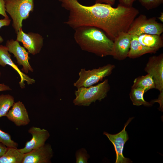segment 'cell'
Here are the masks:
<instances>
[{"label":"cell","mask_w":163,"mask_h":163,"mask_svg":"<svg viewBox=\"0 0 163 163\" xmlns=\"http://www.w3.org/2000/svg\"><path fill=\"white\" fill-rule=\"evenodd\" d=\"M160 92V94L157 99L154 100L151 102L152 103L154 102H158L160 104V109L161 110L163 109V91Z\"/></svg>","instance_id":"obj_27"},{"label":"cell","mask_w":163,"mask_h":163,"mask_svg":"<svg viewBox=\"0 0 163 163\" xmlns=\"http://www.w3.org/2000/svg\"><path fill=\"white\" fill-rule=\"evenodd\" d=\"M7 147L2 143L0 142V157L5 153Z\"/></svg>","instance_id":"obj_29"},{"label":"cell","mask_w":163,"mask_h":163,"mask_svg":"<svg viewBox=\"0 0 163 163\" xmlns=\"http://www.w3.org/2000/svg\"><path fill=\"white\" fill-rule=\"evenodd\" d=\"M119 4L127 7H132L134 2L136 0H118Z\"/></svg>","instance_id":"obj_26"},{"label":"cell","mask_w":163,"mask_h":163,"mask_svg":"<svg viewBox=\"0 0 163 163\" xmlns=\"http://www.w3.org/2000/svg\"><path fill=\"white\" fill-rule=\"evenodd\" d=\"M137 37L139 43L145 46L155 49L157 51L163 46L162 38L160 35L144 34Z\"/></svg>","instance_id":"obj_16"},{"label":"cell","mask_w":163,"mask_h":163,"mask_svg":"<svg viewBox=\"0 0 163 163\" xmlns=\"http://www.w3.org/2000/svg\"><path fill=\"white\" fill-rule=\"evenodd\" d=\"M132 87L143 89L146 92L150 89H155V85L152 76L147 74L136 78Z\"/></svg>","instance_id":"obj_18"},{"label":"cell","mask_w":163,"mask_h":163,"mask_svg":"<svg viewBox=\"0 0 163 163\" xmlns=\"http://www.w3.org/2000/svg\"><path fill=\"white\" fill-rule=\"evenodd\" d=\"M152 77L155 89L160 92L163 91V54L150 57L144 69Z\"/></svg>","instance_id":"obj_7"},{"label":"cell","mask_w":163,"mask_h":163,"mask_svg":"<svg viewBox=\"0 0 163 163\" xmlns=\"http://www.w3.org/2000/svg\"><path fill=\"white\" fill-rule=\"evenodd\" d=\"M6 11L12 20V25L17 33L22 28L23 20L28 18L33 11L34 0H5Z\"/></svg>","instance_id":"obj_3"},{"label":"cell","mask_w":163,"mask_h":163,"mask_svg":"<svg viewBox=\"0 0 163 163\" xmlns=\"http://www.w3.org/2000/svg\"><path fill=\"white\" fill-rule=\"evenodd\" d=\"M158 19L160 20L161 22H163V12H161L160 16L158 17Z\"/></svg>","instance_id":"obj_31"},{"label":"cell","mask_w":163,"mask_h":163,"mask_svg":"<svg viewBox=\"0 0 163 163\" xmlns=\"http://www.w3.org/2000/svg\"><path fill=\"white\" fill-rule=\"evenodd\" d=\"M0 142L2 143L8 148H17L18 145L11 139V135L0 129Z\"/></svg>","instance_id":"obj_21"},{"label":"cell","mask_w":163,"mask_h":163,"mask_svg":"<svg viewBox=\"0 0 163 163\" xmlns=\"http://www.w3.org/2000/svg\"><path fill=\"white\" fill-rule=\"evenodd\" d=\"M11 90L10 87L4 84L0 83V91H9Z\"/></svg>","instance_id":"obj_30"},{"label":"cell","mask_w":163,"mask_h":163,"mask_svg":"<svg viewBox=\"0 0 163 163\" xmlns=\"http://www.w3.org/2000/svg\"><path fill=\"white\" fill-rule=\"evenodd\" d=\"M145 93V90L143 89L131 88L129 97L133 105L136 106L143 105L146 107L152 106V102H147L144 99L143 95Z\"/></svg>","instance_id":"obj_19"},{"label":"cell","mask_w":163,"mask_h":163,"mask_svg":"<svg viewBox=\"0 0 163 163\" xmlns=\"http://www.w3.org/2000/svg\"><path fill=\"white\" fill-rule=\"evenodd\" d=\"M75 156L76 163H87L90 158L89 155L84 148H82L77 150L75 152Z\"/></svg>","instance_id":"obj_22"},{"label":"cell","mask_w":163,"mask_h":163,"mask_svg":"<svg viewBox=\"0 0 163 163\" xmlns=\"http://www.w3.org/2000/svg\"><path fill=\"white\" fill-rule=\"evenodd\" d=\"M5 46L9 52L13 54L18 65L22 66V72L26 73H27L29 71L33 72V69L29 62L30 58L28 56V52L20 45L19 42L12 39L8 40Z\"/></svg>","instance_id":"obj_9"},{"label":"cell","mask_w":163,"mask_h":163,"mask_svg":"<svg viewBox=\"0 0 163 163\" xmlns=\"http://www.w3.org/2000/svg\"><path fill=\"white\" fill-rule=\"evenodd\" d=\"M141 4L148 10L155 8L163 3V0H138Z\"/></svg>","instance_id":"obj_23"},{"label":"cell","mask_w":163,"mask_h":163,"mask_svg":"<svg viewBox=\"0 0 163 163\" xmlns=\"http://www.w3.org/2000/svg\"><path fill=\"white\" fill-rule=\"evenodd\" d=\"M24 155L17 148L7 147L4 154L0 157V163H22Z\"/></svg>","instance_id":"obj_17"},{"label":"cell","mask_w":163,"mask_h":163,"mask_svg":"<svg viewBox=\"0 0 163 163\" xmlns=\"http://www.w3.org/2000/svg\"><path fill=\"white\" fill-rule=\"evenodd\" d=\"M132 37V34L122 33L114 40L111 56L114 59L122 60L127 57Z\"/></svg>","instance_id":"obj_12"},{"label":"cell","mask_w":163,"mask_h":163,"mask_svg":"<svg viewBox=\"0 0 163 163\" xmlns=\"http://www.w3.org/2000/svg\"><path fill=\"white\" fill-rule=\"evenodd\" d=\"M157 51L155 49L142 45L138 41L137 36L132 35L127 57L131 59H135L147 53H155Z\"/></svg>","instance_id":"obj_15"},{"label":"cell","mask_w":163,"mask_h":163,"mask_svg":"<svg viewBox=\"0 0 163 163\" xmlns=\"http://www.w3.org/2000/svg\"><path fill=\"white\" fill-rule=\"evenodd\" d=\"M53 155L51 145L48 143L25 153L22 163H51Z\"/></svg>","instance_id":"obj_10"},{"label":"cell","mask_w":163,"mask_h":163,"mask_svg":"<svg viewBox=\"0 0 163 163\" xmlns=\"http://www.w3.org/2000/svg\"><path fill=\"white\" fill-rule=\"evenodd\" d=\"M133 118H129L125 124L123 129L117 133L112 134L106 132L103 133V134L107 137L114 147L116 155V163L132 162L130 159L124 157L123 151L125 144L129 139L126 128Z\"/></svg>","instance_id":"obj_6"},{"label":"cell","mask_w":163,"mask_h":163,"mask_svg":"<svg viewBox=\"0 0 163 163\" xmlns=\"http://www.w3.org/2000/svg\"><path fill=\"white\" fill-rule=\"evenodd\" d=\"M16 40L21 42L28 53L35 55L39 53L43 43V38L40 34L33 32L24 33L20 28L17 33Z\"/></svg>","instance_id":"obj_8"},{"label":"cell","mask_w":163,"mask_h":163,"mask_svg":"<svg viewBox=\"0 0 163 163\" xmlns=\"http://www.w3.org/2000/svg\"><path fill=\"white\" fill-rule=\"evenodd\" d=\"M1 76V72L0 71V78Z\"/></svg>","instance_id":"obj_32"},{"label":"cell","mask_w":163,"mask_h":163,"mask_svg":"<svg viewBox=\"0 0 163 163\" xmlns=\"http://www.w3.org/2000/svg\"><path fill=\"white\" fill-rule=\"evenodd\" d=\"M163 32V24L156 21L155 18H148L141 14L135 18L127 33L138 36L144 34L160 35Z\"/></svg>","instance_id":"obj_5"},{"label":"cell","mask_w":163,"mask_h":163,"mask_svg":"<svg viewBox=\"0 0 163 163\" xmlns=\"http://www.w3.org/2000/svg\"><path fill=\"white\" fill-rule=\"evenodd\" d=\"M5 116L18 126H26L30 122L28 113L25 106L20 101L14 103Z\"/></svg>","instance_id":"obj_13"},{"label":"cell","mask_w":163,"mask_h":163,"mask_svg":"<svg viewBox=\"0 0 163 163\" xmlns=\"http://www.w3.org/2000/svg\"><path fill=\"white\" fill-rule=\"evenodd\" d=\"M115 68L114 65L109 64L92 70L82 69L79 72V78L73 85L77 88L93 85L110 75Z\"/></svg>","instance_id":"obj_4"},{"label":"cell","mask_w":163,"mask_h":163,"mask_svg":"<svg viewBox=\"0 0 163 163\" xmlns=\"http://www.w3.org/2000/svg\"><path fill=\"white\" fill-rule=\"evenodd\" d=\"M11 20L10 19L4 18L3 19H0V29L2 27L9 26L11 22ZM4 41L2 37L0 36V44Z\"/></svg>","instance_id":"obj_25"},{"label":"cell","mask_w":163,"mask_h":163,"mask_svg":"<svg viewBox=\"0 0 163 163\" xmlns=\"http://www.w3.org/2000/svg\"><path fill=\"white\" fill-rule=\"evenodd\" d=\"M74 30V39L82 50L101 57L112 56L113 41L103 30L91 26Z\"/></svg>","instance_id":"obj_1"},{"label":"cell","mask_w":163,"mask_h":163,"mask_svg":"<svg viewBox=\"0 0 163 163\" xmlns=\"http://www.w3.org/2000/svg\"><path fill=\"white\" fill-rule=\"evenodd\" d=\"M11 55L9 54L7 47L5 46L0 45V65L5 67L7 65L11 66L17 71L19 75L21 80L19 82L20 87L21 88H25L24 82L28 84H32L35 83V80L30 78L27 75L22 72L12 61L11 58Z\"/></svg>","instance_id":"obj_14"},{"label":"cell","mask_w":163,"mask_h":163,"mask_svg":"<svg viewBox=\"0 0 163 163\" xmlns=\"http://www.w3.org/2000/svg\"><path fill=\"white\" fill-rule=\"evenodd\" d=\"M28 132L32 135L31 139L26 142L23 148L18 149L20 152L24 154L43 146L50 136V134L47 130L34 126L30 128Z\"/></svg>","instance_id":"obj_11"},{"label":"cell","mask_w":163,"mask_h":163,"mask_svg":"<svg viewBox=\"0 0 163 163\" xmlns=\"http://www.w3.org/2000/svg\"><path fill=\"white\" fill-rule=\"evenodd\" d=\"M75 91V98L73 100L75 106H88L92 103L104 98L110 89L108 79L95 85L88 87L77 88Z\"/></svg>","instance_id":"obj_2"},{"label":"cell","mask_w":163,"mask_h":163,"mask_svg":"<svg viewBox=\"0 0 163 163\" xmlns=\"http://www.w3.org/2000/svg\"><path fill=\"white\" fill-rule=\"evenodd\" d=\"M95 3H104L113 5L116 0H95Z\"/></svg>","instance_id":"obj_28"},{"label":"cell","mask_w":163,"mask_h":163,"mask_svg":"<svg viewBox=\"0 0 163 163\" xmlns=\"http://www.w3.org/2000/svg\"><path fill=\"white\" fill-rule=\"evenodd\" d=\"M0 14L2 15L5 18H9L5 10V0H0Z\"/></svg>","instance_id":"obj_24"},{"label":"cell","mask_w":163,"mask_h":163,"mask_svg":"<svg viewBox=\"0 0 163 163\" xmlns=\"http://www.w3.org/2000/svg\"><path fill=\"white\" fill-rule=\"evenodd\" d=\"M14 98L9 94L0 95V118L5 116L13 104Z\"/></svg>","instance_id":"obj_20"}]
</instances>
